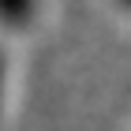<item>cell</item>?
Segmentation results:
<instances>
[{
    "label": "cell",
    "mask_w": 131,
    "mask_h": 131,
    "mask_svg": "<svg viewBox=\"0 0 131 131\" xmlns=\"http://www.w3.org/2000/svg\"><path fill=\"white\" fill-rule=\"evenodd\" d=\"M0 4H4V8H15V4H19V0H0Z\"/></svg>",
    "instance_id": "cell-1"
}]
</instances>
